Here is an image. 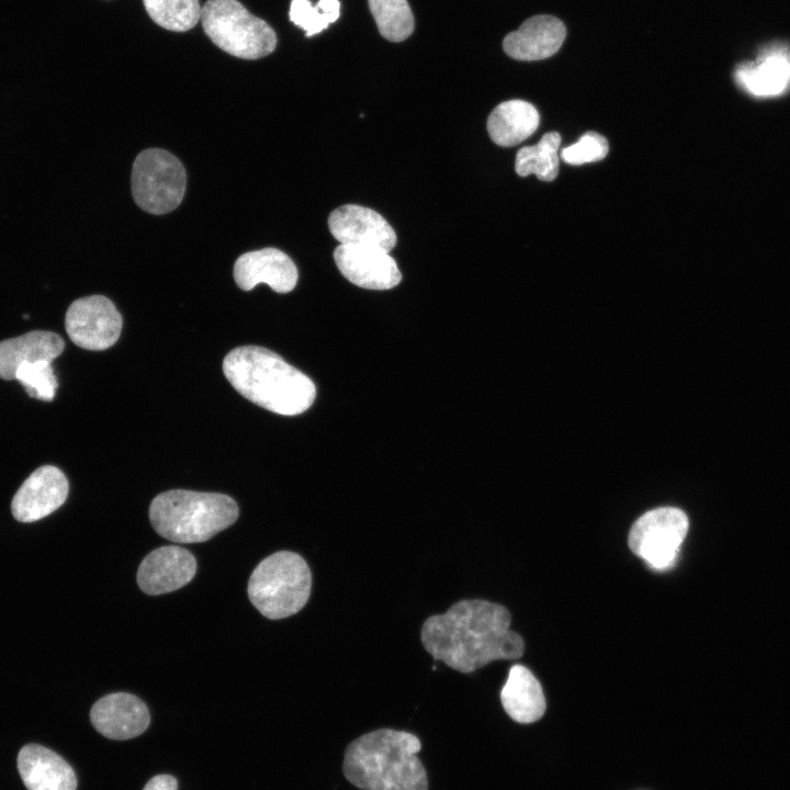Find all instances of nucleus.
I'll use <instances>...</instances> for the list:
<instances>
[{
    "mask_svg": "<svg viewBox=\"0 0 790 790\" xmlns=\"http://www.w3.org/2000/svg\"><path fill=\"white\" fill-rule=\"evenodd\" d=\"M510 612L503 605L464 599L426 619L420 639L435 659L469 674L494 661L522 656L523 639L510 630Z\"/></svg>",
    "mask_w": 790,
    "mask_h": 790,
    "instance_id": "obj_1",
    "label": "nucleus"
},
{
    "mask_svg": "<svg viewBox=\"0 0 790 790\" xmlns=\"http://www.w3.org/2000/svg\"><path fill=\"white\" fill-rule=\"evenodd\" d=\"M223 373L245 398L279 415H300L316 397V386L307 375L263 347L233 349L223 360Z\"/></svg>",
    "mask_w": 790,
    "mask_h": 790,
    "instance_id": "obj_2",
    "label": "nucleus"
},
{
    "mask_svg": "<svg viewBox=\"0 0 790 790\" xmlns=\"http://www.w3.org/2000/svg\"><path fill=\"white\" fill-rule=\"evenodd\" d=\"M420 749L415 734L379 729L348 745L342 771L361 790H428L427 771L417 756Z\"/></svg>",
    "mask_w": 790,
    "mask_h": 790,
    "instance_id": "obj_3",
    "label": "nucleus"
},
{
    "mask_svg": "<svg viewBox=\"0 0 790 790\" xmlns=\"http://www.w3.org/2000/svg\"><path fill=\"white\" fill-rule=\"evenodd\" d=\"M236 501L228 495L171 489L157 495L149 506L155 531L176 543H200L232 526L238 518Z\"/></svg>",
    "mask_w": 790,
    "mask_h": 790,
    "instance_id": "obj_4",
    "label": "nucleus"
},
{
    "mask_svg": "<svg viewBox=\"0 0 790 790\" xmlns=\"http://www.w3.org/2000/svg\"><path fill=\"white\" fill-rule=\"evenodd\" d=\"M312 573L297 553L279 551L263 558L248 582V597L255 608L271 620L297 613L307 602Z\"/></svg>",
    "mask_w": 790,
    "mask_h": 790,
    "instance_id": "obj_5",
    "label": "nucleus"
},
{
    "mask_svg": "<svg viewBox=\"0 0 790 790\" xmlns=\"http://www.w3.org/2000/svg\"><path fill=\"white\" fill-rule=\"evenodd\" d=\"M200 19L208 38L235 57L259 59L276 46L272 27L252 15L238 0H207Z\"/></svg>",
    "mask_w": 790,
    "mask_h": 790,
    "instance_id": "obj_6",
    "label": "nucleus"
},
{
    "mask_svg": "<svg viewBox=\"0 0 790 790\" xmlns=\"http://www.w3.org/2000/svg\"><path fill=\"white\" fill-rule=\"evenodd\" d=\"M187 174L182 162L161 148H147L134 160L131 189L136 204L154 215L176 210L183 200Z\"/></svg>",
    "mask_w": 790,
    "mask_h": 790,
    "instance_id": "obj_7",
    "label": "nucleus"
},
{
    "mask_svg": "<svg viewBox=\"0 0 790 790\" xmlns=\"http://www.w3.org/2000/svg\"><path fill=\"white\" fill-rule=\"evenodd\" d=\"M687 515L675 507H661L646 511L631 527L628 544L632 553L657 571L667 569L676 562L687 535Z\"/></svg>",
    "mask_w": 790,
    "mask_h": 790,
    "instance_id": "obj_8",
    "label": "nucleus"
},
{
    "mask_svg": "<svg viewBox=\"0 0 790 790\" xmlns=\"http://www.w3.org/2000/svg\"><path fill=\"white\" fill-rule=\"evenodd\" d=\"M122 316L111 300L91 295L74 301L65 316V328L71 341L87 350L113 346L122 330Z\"/></svg>",
    "mask_w": 790,
    "mask_h": 790,
    "instance_id": "obj_9",
    "label": "nucleus"
},
{
    "mask_svg": "<svg viewBox=\"0 0 790 790\" xmlns=\"http://www.w3.org/2000/svg\"><path fill=\"white\" fill-rule=\"evenodd\" d=\"M334 259L340 273L363 289L388 290L402 280L396 261L379 248L340 244L334 251Z\"/></svg>",
    "mask_w": 790,
    "mask_h": 790,
    "instance_id": "obj_10",
    "label": "nucleus"
},
{
    "mask_svg": "<svg viewBox=\"0 0 790 790\" xmlns=\"http://www.w3.org/2000/svg\"><path fill=\"white\" fill-rule=\"evenodd\" d=\"M331 235L342 245H357L390 252L397 242L394 228L376 211L357 204L334 210L328 217Z\"/></svg>",
    "mask_w": 790,
    "mask_h": 790,
    "instance_id": "obj_11",
    "label": "nucleus"
},
{
    "mask_svg": "<svg viewBox=\"0 0 790 790\" xmlns=\"http://www.w3.org/2000/svg\"><path fill=\"white\" fill-rule=\"evenodd\" d=\"M68 490L65 474L56 466L43 465L15 493L11 503L12 515L21 522L40 520L65 503Z\"/></svg>",
    "mask_w": 790,
    "mask_h": 790,
    "instance_id": "obj_12",
    "label": "nucleus"
},
{
    "mask_svg": "<svg viewBox=\"0 0 790 790\" xmlns=\"http://www.w3.org/2000/svg\"><path fill=\"white\" fill-rule=\"evenodd\" d=\"M734 79L755 98L783 94L790 89V47L780 43L764 47L755 60L737 66Z\"/></svg>",
    "mask_w": 790,
    "mask_h": 790,
    "instance_id": "obj_13",
    "label": "nucleus"
},
{
    "mask_svg": "<svg viewBox=\"0 0 790 790\" xmlns=\"http://www.w3.org/2000/svg\"><path fill=\"white\" fill-rule=\"evenodd\" d=\"M196 561L193 554L177 545L151 551L137 571V584L147 595L156 596L174 591L194 577Z\"/></svg>",
    "mask_w": 790,
    "mask_h": 790,
    "instance_id": "obj_14",
    "label": "nucleus"
},
{
    "mask_svg": "<svg viewBox=\"0 0 790 790\" xmlns=\"http://www.w3.org/2000/svg\"><path fill=\"white\" fill-rule=\"evenodd\" d=\"M234 279L244 291L266 283L276 293H289L297 283L298 271L285 252L267 247L239 256L234 264Z\"/></svg>",
    "mask_w": 790,
    "mask_h": 790,
    "instance_id": "obj_15",
    "label": "nucleus"
},
{
    "mask_svg": "<svg viewBox=\"0 0 790 790\" xmlns=\"http://www.w3.org/2000/svg\"><path fill=\"white\" fill-rule=\"evenodd\" d=\"M90 720L94 729L111 740H128L140 735L149 725L147 706L127 692L110 693L91 708Z\"/></svg>",
    "mask_w": 790,
    "mask_h": 790,
    "instance_id": "obj_16",
    "label": "nucleus"
},
{
    "mask_svg": "<svg viewBox=\"0 0 790 790\" xmlns=\"http://www.w3.org/2000/svg\"><path fill=\"white\" fill-rule=\"evenodd\" d=\"M566 29L552 15H535L509 33L503 43L505 53L519 60H539L554 55L562 46Z\"/></svg>",
    "mask_w": 790,
    "mask_h": 790,
    "instance_id": "obj_17",
    "label": "nucleus"
},
{
    "mask_svg": "<svg viewBox=\"0 0 790 790\" xmlns=\"http://www.w3.org/2000/svg\"><path fill=\"white\" fill-rule=\"evenodd\" d=\"M18 769L29 790H76L77 778L69 764L53 751L29 744L18 755Z\"/></svg>",
    "mask_w": 790,
    "mask_h": 790,
    "instance_id": "obj_18",
    "label": "nucleus"
},
{
    "mask_svg": "<svg viewBox=\"0 0 790 790\" xmlns=\"http://www.w3.org/2000/svg\"><path fill=\"white\" fill-rule=\"evenodd\" d=\"M64 340L53 331L34 330L0 342V379L15 380L23 363L53 361L64 351Z\"/></svg>",
    "mask_w": 790,
    "mask_h": 790,
    "instance_id": "obj_19",
    "label": "nucleus"
},
{
    "mask_svg": "<svg viewBox=\"0 0 790 790\" xmlns=\"http://www.w3.org/2000/svg\"><path fill=\"white\" fill-rule=\"evenodd\" d=\"M506 713L518 723H532L545 711V698L541 684L530 669L514 665L500 691Z\"/></svg>",
    "mask_w": 790,
    "mask_h": 790,
    "instance_id": "obj_20",
    "label": "nucleus"
},
{
    "mask_svg": "<svg viewBox=\"0 0 790 790\" xmlns=\"http://www.w3.org/2000/svg\"><path fill=\"white\" fill-rule=\"evenodd\" d=\"M537 109L522 100H510L498 104L487 119V132L492 140L503 147L518 145L539 126Z\"/></svg>",
    "mask_w": 790,
    "mask_h": 790,
    "instance_id": "obj_21",
    "label": "nucleus"
},
{
    "mask_svg": "<svg viewBox=\"0 0 790 790\" xmlns=\"http://www.w3.org/2000/svg\"><path fill=\"white\" fill-rule=\"evenodd\" d=\"M560 145V134L550 132L543 135L537 145L519 149L515 163L518 176L527 177L533 173L542 181L554 180L558 173Z\"/></svg>",
    "mask_w": 790,
    "mask_h": 790,
    "instance_id": "obj_22",
    "label": "nucleus"
},
{
    "mask_svg": "<svg viewBox=\"0 0 790 790\" xmlns=\"http://www.w3.org/2000/svg\"><path fill=\"white\" fill-rule=\"evenodd\" d=\"M381 35L391 42H402L414 31V15L407 0H368Z\"/></svg>",
    "mask_w": 790,
    "mask_h": 790,
    "instance_id": "obj_23",
    "label": "nucleus"
},
{
    "mask_svg": "<svg viewBox=\"0 0 790 790\" xmlns=\"http://www.w3.org/2000/svg\"><path fill=\"white\" fill-rule=\"evenodd\" d=\"M151 20L159 26L185 32L196 25L201 18L199 0H143Z\"/></svg>",
    "mask_w": 790,
    "mask_h": 790,
    "instance_id": "obj_24",
    "label": "nucleus"
},
{
    "mask_svg": "<svg viewBox=\"0 0 790 790\" xmlns=\"http://www.w3.org/2000/svg\"><path fill=\"white\" fill-rule=\"evenodd\" d=\"M340 15L338 0H319L312 5L309 0H292L290 5V20L303 29L306 36H312L327 29Z\"/></svg>",
    "mask_w": 790,
    "mask_h": 790,
    "instance_id": "obj_25",
    "label": "nucleus"
},
{
    "mask_svg": "<svg viewBox=\"0 0 790 790\" xmlns=\"http://www.w3.org/2000/svg\"><path fill=\"white\" fill-rule=\"evenodd\" d=\"M18 380L30 397L50 402L58 387L57 377L50 361H37L21 364L15 372Z\"/></svg>",
    "mask_w": 790,
    "mask_h": 790,
    "instance_id": "obj_26",
    "label": "nucleus"
},
{
    "mask_svg": "<svg viewBox=\"0 0 790 790\" xmlns=\"http://www.w3.org/2000/svg\"><path fill=\"white\" fill-rule=\"evenodd\" d=\"M608 142L598 133L588 132L577 143L565 147L561 157L566 163L578 166L603 159L608 154Z\"/></svg>",
    "mask_w": 790,
    "mask_h": 790,
    "instance_id": "obj_27",
    "label": "nucleus"
},
{
    "mask_svg": "<svg viewBox=\"0 0 790 790\" xmlns=\"http://www.w3.org/2000/svg\"><path fill=\"white\" fill-rule=\"evenodd\" d=\"M144 790H177V780L170 775H158L146 783Z\"/></svg>",
    "mask_w": 790,
    "mask_h": 790,
    "instance_id": "obj_28",
    "label": "nucleus"
}]
</instances>
